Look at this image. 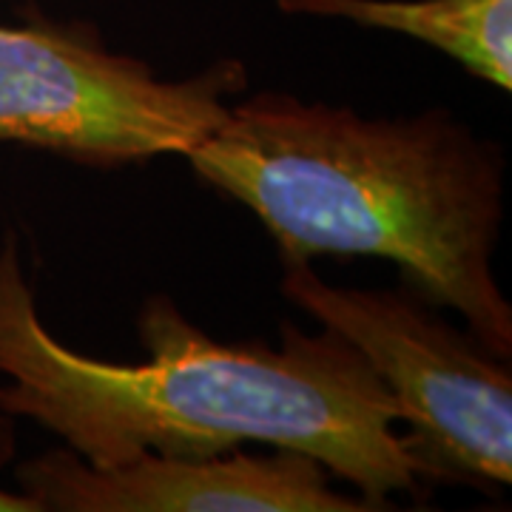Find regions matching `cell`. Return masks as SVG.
Here are the masks:
<instances>
[{
	"mask_svg": "<svg viewBox=\"0 0 512 512\" xmlns=\"http://www.w3.org/2000/svg\"><path fill=\"white\" fill-rule=\"evenodd\" d=\"M137 333L148 362L66 348L43 325L15 234L0 245V410L37 421L94 467L131 458L220 456L245 441L299 450L353 484L373 510L424 484L399 407L339 333L282 325V348L222 342L151 296Z\"/></svg>",
	"mask_w": 512,
	"mask_h": 512,
	"instance_id": "obj_1",
	"label": "cell"
},
{
	"mask_svg": "<svg viewBox=\"0 0 512 512\" xmlns=\"http://www.w3.org/2000/svg\"><path fill=\"white\" fill-rule=\"evenodd\" d=\"M188 160L254 211L285 262L393 259L413 293L456 311L510 362L512 305L493 271L504 154L450 111L362 117L262 92L228 111Z\"/></svg>",
	"mask_w": 512,
	"mask_h": 512,
	"instance_id": "obj_2",
	"label": "cell"
},
{
	"mask_svg": "<svg viewBox=\"0 0 512 512\" xmlns=\"http://www.w3.org/2000/svg\"><path fill=\"white\" fill-rule=\"evenodd\" d=\"M242 89L245 69L234 60L160 80L143 60L109 52L86 26H0V143L74 163L188 157L220 131L231 111L225 97Z\"/></svg>",
	"mask_w": 512,
	"mask_h": 512,
	"instance_id": "obj_3",
	"label": "cell"
},
{
	"mask_svg": "<svg viewBox=\"0 0 512 512\" xmlns=\"http://www.w3.org/2000/svg\"><path fill=\"white\" fill-rule=\"evenodd\" d=\"M282 293L339 333L399 407L424 481H512V373L470 330L436 319L419 293L333 288L285 262Z\"/></svg>",
	"mask_w": 512,
	"mask_h": 512,
	"instance_id": "obj_4",
	"label": "cell"
},
{
	"mask_svg": "<svg viewBox=\"0 0 512 512\" xmlns=\"http://www.w3.org/2000/svg\"><path fill=\"white\" fill-rule=\"evenodd\" d=\"M20 493L40 512H370L362 495L333 490L328 467L308 453L242 450L220 456L146 453L94 467L66 450L18 464Z\"/></svg>",
	"mask_w": 512,
	"mask_h": 512,
	"instance_id": "obj_5",
	"label": "cell"
},
{
	"mask_svg": "<svg viewBox=\"0 0 512 512\" xmlns=\"http://www.w3.org/2000/svg\"><path fill=\"white\" fill-rule=\"evenodd\" d=\"M288 15L342 18L416 37L467 72L512 89V0H276Z\"/></svg>",
	"mask_w": 512,
	"mask_h": 512,
	"instance_id": "obj_6",
	"label": "cell"
},
{
	"mask_svg": "<svg viewBox=\"0 0 512 512\" xmlns=\"http://www.w3.org/2000/svg\"><path fill=\"white\" fill-rule=\"evenodd\" d=\"M15 416L0 410V467H6L15 456ZM0 512H40L35 501L26 493H12L0 487Z\"/></svg>",
	"mask_w": 512,
	"mask_h": 512,
	"instance_id": "obj_7",
	"label": "cell"
}]
</instances>
